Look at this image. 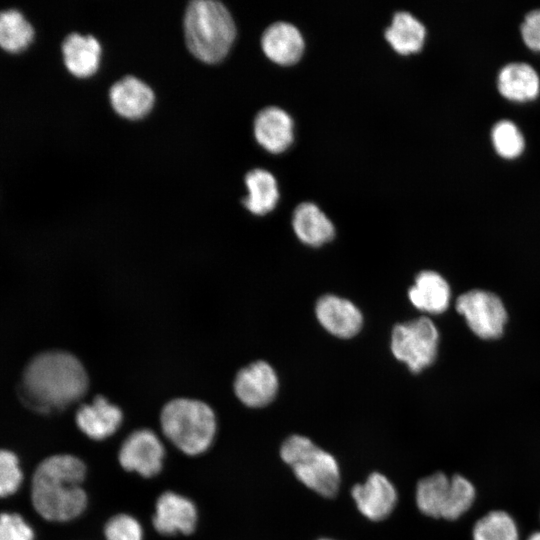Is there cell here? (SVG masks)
Returning a JSON list of instances; mask_svg holds the SVG:
<instances>
[{
    "label": "cell",
    "instance_id": "obj_13",
    "mask_svg": "<svg viewBox=\"0 0 540 540\" xmlns=\"http://www.w3.org/2000/svg\"><path fill=\"white\" fill-rule=\"evenodd\" d=\"M109 97L113 109L128 119L144 117L155 101L152 89L133 76H126L116 82L110 89Z\"/></svg>",
    "mask_w": 540,
    "mask_h": 540
},
{
    "label": "cell",
    "instance_id": "obj_33",
    "mask_svg": "<svg viewBox=\"0 0 540 540\" xmlns=\"http://www.w3.org/2000/svg\"><path fill=\"white\" fill-rule=\"evenodd\" d=\"M320 540H331V539H320Z\"/></svg>",
    "mask_w": 540,
    "mask_h": 540
},
{
    "label": "cell",
    "instance_id": "obj_32",
    "mask_svg": "<svg viewBox=\"0 0 540 540\" xmlns=\"http://www.w3.org/2000/svg\"><path fill=\"white\" fill-rule=\"evenodd\" d=\"M527 540H540V531L532 533Z\"/></svg>",
    "mask_w": 540,
    "mask_h": 540
},
{
    "label": "cell",
    "instance_id": "obj_17",
    "mask_svg": "<svg viewBox=\"0 0 540 540\" xmlns=\"http://www.w3.org/2000/svg\"><path fill=\"white\" fill-rule=\"evenodd\" d=\"M451 291L447 281L435 271H422L408 291L412 305L420 311L439 314L450 303Z\"/></svg>",
    "mask_w": 540,
    "mask_h": 540
},
{
    "label": "cell",
    "instance_id": "obj_19",
    "mask_svg": "<svg viewBox=\"0 0 540 540\" xmlns=\"http://www.w3.org/2000/svg\"><path fill=\"white\" fill-rule=\"evenodd\" d=\"M497 88L500 94L509 100L530 101L540 92V78L528 63H509L498 74Z\"/></svg>",
    "mask_w": 540,
    "mask_h": 540
},
{
    "label": "cell",
    "instance_id": "obj_31",
    "mask_svg": "<svg viewBox=\"0 0 540 540\" xmlns=\"http://www.w3.org/2000/svg\"><path fill=\"white\" fill-rule=\"evenodd\" d=\"M520 33L526 46L540 51V9L532 10L525 16Z\"/></svg>",
    "mask_w": 540,
    "mask_h": 540
},
{
    "label": "cell",
    "instance_id": "obj_15",
    "mask_svg": "<svg viewBox=\"0 0 540 540\" xmlns=\"http://www.w3.org/2000/svg\"><path fill=\"white\" fill-rule=\"evenodd\" d=\"M78 428L93 440H104L113 435L123 419L122 411L103 396L82 405L76 413Z\"/></svg>",
    "mask_w": 540,
    "mask_h": 540
},
{
    "label": "cell",
    "instance_id": "obj_7",
    "mask_svg": "<svg viewBox=\"0 0 540 540\" xmlns=\"http://www.w3.org/2000/svg\"><path fill=\"white\" fill-rule=\"evenodd\" d=\"M472 332L482 339L502 335L507 322V312L501 299L484 290H470L460 295L455 303Z\"/></svg>",
    "mask_w": 540,
    "mask_h": 540
},
{
    "label": "cell",
    "instance_id": "obj_23",
    "mask_svg": "<svg viewBox=\"0 0 540 540\" xmlns=\"http://www.w3.org/2000/svg\"><path fill=\"white\" fill-rule=\"evenodd\" d=\"M34 30L28 20L17 10L0 13V47L9 53H19L30 45Z\"/></svg>",
    "mask_w": 540,
    "mask_h": 540
},
{
    "label": "cell",
    "instance_id": "obj_21",
    "mask_svg": "<svg viewBox=\"0 0 540 540\" xmlns=\"http://www.w3.org/2000/svg\"><path fill=\"white\" fill-rule=\"evenodd\" d=\"M426 37L424 25L412 14L397 12L390 26L385 30V38L392 48L402 55L416 53L423 47Z\"/></svg>",
    "mask_w": 540,
    "mask_h": 540
},
{
    "label": "cell",
    "instance_id": "obj_30",
    "mask_svg": "<svg viewBox=\"0 0 540 540\" xmlns=\"http://www.w3.org/2000/svg\"><path fill=\"white\" fill-rule=\"evenodd\" d=\"M0 540H34L31 526L17 513L0 514Z\"/></svg>",
    "mask_w": 540,
    "mask_h": 540
},
{
    "label": "cell",
    "instance_id": "obj_26",
    "mask_svg": "<svg viewBox=\"0 0 540 540\" xmlns=\"http://www.w3.org/2000/svg\"><path fill=\"white\" fill-rule=\"evenodd\" d=\"M476 497L474 485L464 476L456 474L450 478L447 498L441 518L456 520L467 512Z\"/></svg>",
    "mask_w": 540,
    "mask_h": 540
},
{
    "label": "cell",
    "instance_id": "obj_12",
    "mask_svg": "<svg viewBox=\"0 0 540 540\" xmlns=\"http://www.w3.org/2000/svg\"><path fill=\"white\" fill-rule=\"evenodd\" d=\"M197 522L195 505L186 497L165 492L157 500L153 525L164 535L190 534Z\"/></svg>",
    "mask_w": 540,
    "mask_h": 540
},
{
    "label": "cell",
    "instance_id": "obj_9",
    "mask_svg": "<svg viewBox=\"0 0 540 540\" xmlns=\"http://www.w3.org/2000/svg\"><path fill=\"white\" fill-rule=\"evenodd\" d=\"M278 385V377L274 369L265 361H256L238 372L234 390L243 404L260 408L273 401Z\"/></svg>",
    "mask_w": 540,
    "mask_h": 540
},
{
    "label": "cell",
    "instance_id": "obj_3",
    "mask_svg": "<svg viewBox=\"0 0 540 540\" xmlns=\"http://www.w3.org/2000/svg\"><path fill=\"white\" fill-rule=\"evenodd\" d=\"M184 32L188 49L196 58L216 63L227 55L236 28L231 14L221 2L195 0L186 9Z\"/></svg>",
    "mask_w": 540,
    "mask_h": 540
},
{
    "label": "cell",
    "instance_id": "obj_8",
    "mask_svg": "<svg viewBox=\"0 0 540 540\" xmlns=\"http://www.w3.org/2000/svg\"><path fill=\"white\" fill-rule=\"evenodd\" d=\"M164 454V447L158 436L151 430L140 429L125 439L118 458L125 470L149 478L160 472Z\"/></svg>",
    "mask_w": 540,
    "mask_h": 540
},
{
    "label": "cell",
    "instance_id": "obj_5",
    "mask_svg": "<svg viewBox=\"0 0 540 540\" xmlns=\"http://www.w3.org/2000/svg\"><path fill=\"white\" fill-rule=\"evenodd\" d=\"M280 456L305 486L325 497L336 495L340 483L338 463L309 438L302 435L288 437L281 446Z\"/></svg>",
    "mask_w": 540,
    "mask_h": 540
},
{
    "label": "cell",
    "instance_id": "obj_14",
    "mask_svg": "<svg viewBox=\"0 0 540 540\" xmlns=\"http://www.w3.org/2000/svg\"><path fill=\"white\" fill-rule=\"evenodd\" d=\"M254 135L257 142L267 151L283 152L293 142V120L281 108L266 107L255 117Z\"/></svg>",
    "mask_w": 540,
    "mask_h": 540
},
{
    "label": "cell",
    "instance_id": "obj_16",
    "mask_svg": "<svg viewBox=\"0 0 540 540\" xmlns=\"http://www.w3.org/2000/svg\"><path fill=\"white\" fill-rule=\"evenodd\" d=\"M261 46L265 55L280 65H292L302 56L304 39L300 31L287 22H276L264 31Z\"/></svg>",
    "mask_w": 540,
    "mask_h": 540
},
{
    "label": "cell",
    "instance_id": "obj_22",
    "mask_svg": "<svg viewBox=\"0 0 540 540\" xmlns=\"http://www.w3.org/2000/svg\"><path fill=\"white\" fill-rule=\"evenodd\" d=\"M248 196L244 206L253 214L264 215L273 210L278 202L279 191L274 176L264 169H254L245 176Z\"/></svg>",
    "mask_w": 540,
    "mask_h": 540
},
{
    "label": "cell",
    "instance_id": "obj_10",
    "mask_svg": "<svg viewBox=\"0 0 540 540\" xmlns=\"http://www.w3.org/2000/svg\"><path fill=\"white\" fill-rule=\"evenodd\" d=\"M322 327L339 338H351L362 328L361 311L349 300L328 294L320 297L315 307Z\"/></svg>",
    "mask_w": 540,
    "mask_h": 540
},
{
    "label": "cell",
    "instance_id": "obj_18",
    "mask_svg": "<svg viewBox=\"0 0 540 540\" xmlns=\"http://www.w3.org/2000/svg\"><path fill=\"white\" fill-rule=\"evenodd\" d=\"M292 226L298 239L312 247L331 241L335 234L331 220L312 202H303L295 208Z\"/></svg>",
    "mask_w": 540,
    "mask_h": 540
},
{
    "label": "cell",
    "instance_id": "obj_24",
    "mask_svg": "<svg viewBox=\"0 0 540 540\" xmlns=\"http://www.w3.org/2000/svg\"><path fill=\"white\" fill-rule=\"evenodd\" d=\"M449 485L450 479L442 472L421 479L416 487V504L419 510L427 516L441 518Z\"/></svg>",
    "mask_w": 540,
    "mask_h": 540
},
{
    "label": "cell",
    "instance_id": "obj_2",
    "mask_svg": "<svg viewBox=\"0 0 540 540\" xmlns=\"http://www.w3.org/2000/svg\"><path fill=\"white\" fill-rule=\"evenodd\" d=\"M85 475V464L73 455H53L39 463L31 483L32 504L38 514L56 522L78 517L87 505L82 488Z\"/></svg>",
    "mask_w": 540,
    "mask_h": 540
},
{
    "label": "cell",
    "instance_id": "obj_6",
    "mask_svg": "<svg viewBox=\"0 0 540 540\" xmlns=\"http://www.w3.org/2000/svg\"><path fill=\"white\" fill-rule=\"evenodd\" d=\"M439 333L427 317L395 325L391 333V351L413 373L430 366L437 355Z\"/></svg>",
    "mask_w": 540,
    "mask_h": 540
},
{
    "label": "cell",
    "instance_id": "obj_29",
    "mask_svg": "<svg viewBox=\"0 0 540 540\" xmlns=\"http://www.w3.org/2000/svg\"><path fill=\"white\" fill-rule=\"evenodd\" d=\"M106 540H142L139 522L128 514H118L109 519L104 528Z\"/></svg>",
    "mask_w": 540,
    "mask_h": 540
},
{
    "label": "cell",
    "instance_id": "obj_20",
    "mask_svg": "<svg viewBox=\"0 0 540 540\" xmlns=\"http://www.w3.org/2000/svg\"><path fill=\"white\" fill-rule=\"evenodd\" d=\"M62 53L70 73L80 78L89 77L99 67L101 45L94 36L72 33L65 38Z\"/></svg>",
    "mask_w": 540,
    "mask_h": 540
},
{
    "label": "cell",
    "instance_id": "obj_28",
    "mask_svg": "<svg viewBox=\"0 0 540 540\" xmlns=\"http://www.w3.org/2000/svg\"><path fill=\"white\" fill-rule=\"evenodd\" d=\"M23 481V473L17 456L0 449V497L14 494Z\"/></svg>",
    "mask_w": 540,
    "mask_h": 540
},
{
    "label": "cell",
    "instance_id": "obj_4",
    "mask_svg": "<svg viewBox=\"0 0 540 540\" xmlns=\"http://www.w3.org/2000/svg\"><path fill=\"white\" fill-rule=\"evenodd\" d=\"M160 422L165 436L182 452L198 455L206 451L216 433V418L206 403L186 398L168 402Z\"/></svg>",
    "mask_w": 540,
    "mask_h": 540
},
{
    "label": "cell",
    "instance_id": "obj_27",
    "mask_svg": "<svg viewBox=\"0 0 540 540\" xmlns=\"http://www.w3.org/2000/svg\"><path fill=\"white\" fill-rule=\"evenodd\" d=\"M491 140L497 154L505 159L518 157L525 148L522 133L510 120H500L493 126Z\"/></svg>",
    "mask_w": 540,
    "mask_h": 540
},
{
    "label": "cell",
    "instance_id": "obj_1",
    "mask_svg": "<svg viewBox=\"0 0 540 540\" xmlns=\"http://www.w3.org/2000/svg\"><path fill=\"white\" fill-rule=\"evenodd\" d=\"M88 389V376L80 361L62 351L34 357L23 371L20 397L41 413L57 412L81 399Z\"/></svg>",
    "mask_w": 540,
    "mask_h": 540
},
{
    "label": "cell",
    "instance_id": "obj_25",
    "mask_svg": "<svg viewBox=\"0 0 540 540\" xmlns=\"http://www.w3.org/2000/svg\"><path fill=\"white\" fill-rule=\"evenodd\" d=\"M473 540H519L512 516L502 510L490 511L481 517L472 530Z\"/></svg>",
    "mask_w": 540,
    "mask_h": 540
},
{
    "label": "cell",
    "instance_id": "obj_11",
    "mask_svg": "<svg viewBox=\"0 0 540 540\" xmlns=\"http://www.w3.org/2000/svg\"><path fill=\"white\" fill-rule=\"evenodd\" d=\"M351 495L358 510L373 521L386 518L397 501L395 487L387 477L378 472L370 474L363 484L355 485Z\"/></svg>",
    "mask_w": 540,
    "mask_h": 540
}]
</instances>
